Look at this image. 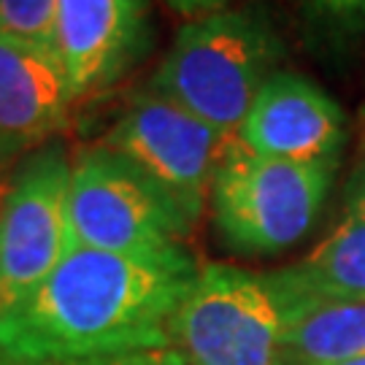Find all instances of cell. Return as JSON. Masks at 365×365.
<instances>
[{"label":"cell","instance_id":"obj_1","mask_svg":"<svg viewBox=\"0 0 365 365\" xmlns=\"http://www.w3.org/2000/svg\"><path fill=\"white\" fill-rule=\"evenodd\" d=\"M197 271L187 247L163 255L71 247L52 276L0 319V354L73 365L165 346Z\"/></svg>","mask_w":365,"mask_h":365},{"label":"cell","instance_id":"obj_2","mask_svg":"<svg viewBox=\"0 0 365 365\" xmlns=\"http://www.w3.org/2000/svg\"><path fill=\"white\" fill-rule=\"evenodd\" d=\"M282 54V38L265 14L222 9L179 27L149 87L235 138Z\"/></svg>","mask_w":365,"mask_h":365},{"label":"cell","instance_id":"obj_3","mask_svg":"<svg viewBox=\"0 0 365 365\" xmlns=\"http://www.w3.org/2000/svg\"><path fill=\"white\" fill-rule=\"evenodd\" d=\"M333 170L257 155L233 138L209 192L225 244L244 255H276L295 247L322 211Z\"/></svg>","mask_w":365,"mask_h":365},{"label":"cell","instance_id":"obj_4","mask_svg":"<svg viewBox=\"0 0 365 365\" xmlns=\"http://www.w3.org/2000/svg\"><path fill=\"white\" fill-rule=\"evenodd\" d=\"M192 227L168 192L111 149L92 146L71 160V247L114 255H163L184 249Z\"/></svg>","mask_w":365,"mask_h":365},{"label":"cell","instance_id":"obj_5","mask_svg":"<svg viewBox=\"0 0 365 365\" xmlns=\"http://www.w3.org/2000/svg\"><path fill=\"white\" fill-rule=\"evenodd\" d=\"M287 309L268 274L227 262L197 271L170 319V346L190 365H279Z\"/></svg>","mask_w":365,"mask_h":365},{"label":"cell","instance_id":"obj_6","mask_svg":"<svg viewBox=\"0 0 365 365\" xmlns=\"http://www.w3.org/2000/svg\"><path fill=\"white\" fill-rule=\"evenodd\" d=\"M230 141L233 138L214 130L170 98L146 87L133 95L101 146L146 173L195 225Z\"/></svg>","mask_w":365,"mask_h":365},{"label":"cell","instance_id":"obj_7","mask_svg":"<svg viewBox=\"0 0 365 365\" xmlns=\"http://www.w3.org/2000/svg\"><path fill=\"white\" fill-rule=\"evenodd\" d=\"M71 160L43 144L14 170L0 200V319L52 276L68 241Z\"/></svg>","mask_w":365,"mask_h":365},{"label":"cell","instance_id":"obj_8","mask_svg":"<svg viewBox=\"0 0 365 365\" xmlns=\"http://www.w3.org/2000/svg\"><path fill=\"white\" fill-rule=\"evenodd\" d=\"M52 46L76 101L108 90L152 46L149 0H54Z\"/></svg>","mask_w":365,"mask_h":365},{"label":"cell","instance_id":"obj_9","mask_svg":"<svg viewBox=\"0 0 365 365\" xmlns=\"http://www.w3.org/2000/svg\"><path fill=\"white\" fill-rule=\"evenodd\" d=\"M235 138L257 155L336 168L346 119L341 106L312 78L276 71L257 92Z\"/></svg>","mask_w":365,"mask_h":365},{"label":"cell","instance_id":"obj_10","mask_svg":"<svg viewBox=\"0 0 365 365\" xmlns=\"http://www.w3.org/2000/svg\"><path fill=\"white\" fill-rule=\"evenodd\" d=\"M73 103V87L52 46L0 33V141H46L66 128Z\"/></svg>","mask_w":365,"mask_h":365},{"label":"cell","instance_id":"obj_11","mask_svg":"<svg viewBox=\"0 0 365 365\" xmlns=\"http://www.w3.org/2000/svg\"><path fill=\"white\" fill-rule=\"evenodd\" d=\"M268 276L287 317L319 300H365V197L354 195L341 225L306 260Z\"/></svg>","mask_w":365,"mask_h":365},{"label":"cell","instance_id":"obj_12","mask_svg":"<svg viewBox=\"0 0 365 365\" xmlns=\"http://www.w3.org/2000/svg\"><path fill=\"white\" fill-rule=\"evenodd\" d=\"M365 354V300H319L287 317L279 365H336Z\"/></svg>","mask_w":365,"mask_h":365},{"label":"cell","instance_id":"obj_13","mask_svg":"<svg viewBox=\"0 0 365 365\" xmlns=\"http://www.w3.org/2000/svg\"><path fill=\"white\" fill-rule=\"evenodd\" d=\"M52 27L54 0H0V33L3 36L52 46Z\"/></svg>","mask_w":365,"mask_h":365},{"label":"cell","instance_id":"obj_14","mask_svg":"<svg viewBox=\"0 0 365 365\" xmlns=\"http://www.w3.org/2000/svg\"><path fill=\"white\" fill-rule=\"evenodd\" d=\"M306 11L339 30H365V0H300Z\"/></svg>","mask_w":365,"mask_h":365},{"label":"cell","instance_id":"obj_15","mask_svg":"<svg viewBox=\"0 0 365 365\" xmlns=\"http://www.w3.org/2000/svg\"><path fill=\"white\" fill-rule=\"evenodd\" d=\"M73 365H190L184 360V354L176 346H146V349H130V352L103 354V357H92Z\"/></svg>","mask_w":365,"mask_h":365},{"label":"cell","instance_id":"obj_16","mask_svg":"<svg viewBox=\"0 0 365 365\" xmlns=\"http://www.w3.org/2000/svg\"><path fill=\"white\" fill-rule=\"evenodd\" d=\"M170 11L182 14L187 19H197V16H206V14L222 11L230 6V0H165Z\"/></svg>","mask_w":365,"mask_h":365},{"label":"cell","instance_id":"obj_17","mask_svg":"<svg viewBox=\"0 0 365 365\" xmlns=\"http://www.w3.org/2000/svg\"><path fill=\"white\" fill-rule=\"evenodd\" d=\"M0 365H49V363H30V360H14V357L0 354Z\"/></svg>","mask_w":365,"mask_h":365},{"label":"cell","instance_id":"obj_18","mask_svg":"<svg viewBox=\"0 0 365 365\" xmlns=\"http://www.w3.org/2000/svg\"><path fill=\"white\" fill-rule=\"evenodd\" d=\"M336 365H365V354H360V357H352V360H344V363H336Z\"/></svg>","mask_w":365,"mask_h":365},{"label":"cell","instance_id":"obj_19","mask_svg":"<svg viewBox=\"0 0 365 365\" xmlns=\"http://www.w3.org/2000/svg\"><path fill=\"white\" fill-rule=\"evenodd\" d=\"M357 195L365 197V170H363V182H360V190H357Z\"/></svg>","mask_w":365,"mask_h":365}]
</instances>
